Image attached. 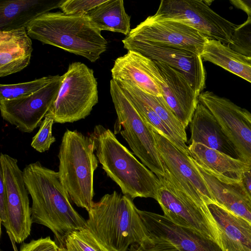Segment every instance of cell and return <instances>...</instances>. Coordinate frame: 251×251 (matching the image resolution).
<instances>
[{"instance_id": "6da1fadb", "label": "cell", "mask_w": 251, "mask_h": 251, "mask_svg": "<svg viewBox=\"0 0 251 251\" xmlns=\"http://www.w3.org/2000/svg\"><path fill=\"white\" fill-rule=\"evenodd\" d=\"M23 171L26 188L32 199L33 223L49 228L59 247L68 233L85 227L86 220L71 204L58 172L39 161L26 165Z\"/></svg>"}, {"instance_id": "7a4b0ae2", "label": "cell", "mask_w": 251, "mask_h": 251, "mask_svg": "<svg viewBox=\"0 0 251 251\" xmlns=\"http://www.w3.org/2000/svg\"><path fill=\"white\" fill-rule=\"evenodd\" d=\"M132 200L114 191L93 202L86 228L106 251H127L150 234Z\"/></svg>"}, {"instance_id": "3957f363", "label": "cell", "mask_w": 251, "mask_h": 251, "mask_svg": "<svg viewBox=\"0 0 251 251\" xmlns=\"http://www.w3.org/2000/svg\"><path fill=\"white\" fill-rule=\"evenodd\" d=\"M89 136L99 163L124 195L132 200L137 197L156 200L160 179L118 141L111 130L98 125Z\"/></svg>"}, {"instance_id": "277c9868", "label": "cell", "mask_w": 251, "mask_h": 251, "mask_svg": "<svg viewBox=\"0 0 251 251\" xmlns=\"http://www.w3.org/2000/svg\"><path fill=\"white\" fill-rule=\"evenodd\" d=\"M29 36L96 62L106 51L107 42L85 14L47 12L26 27Z\"/></svg>"}, {"instance_id": "5b68a950", "label": "cell", "mask_w": 251, "mask_h": 251, "mask_svg": "<svg viewBox=\"0 0 251 251\" xmlns=\"http://www.w3.org/2000/svg\"><path fill=\"white\" fill-rule=\"evenodd\" d=\"M90 136L67 129L59 148L58 174L70 200L88 212L94 201V174L98 166Z\"/></svg>"}, {"instance_id": "8992f818", "label": "cell", "mask_w": 251, "mask_h": 251, "mask_svg": "<svg viewBox=\"0 0 251 251\" xmlns=\"http://www.w3.org/2000/svg\"><path fill=\"white\" fill-rule=\"evenodd\" d=\"M56 100L47 113L54 123H73L85 119L98 102V83L93 70L85 64H70L62 75Z\"/></svg>"}, {"instance_id": "52a82bcc", "label": "cell", "mask_w": 251, "mask_h": 251, "mask_svg": "<svg viewBox=\"0 0 251 251\" xmlns=\"http://www.w3.org/2000/svg\"><path fill=\"white\" fill-rule=\"evenodd\" d=\"M110 92L117 115L115 133H120L134 154L158 177L164 176V168L150 127L113 79Z\"/></svg>"}, {"instance_id": "ba28073f", "label": "cell", "mask_w": 251, "mask_h": 251, "mask_svg": "<svg viewBox=\"0 0 251 251\" xmlns=\"http://www.w3.org/2000/svg\"><path fill=\"white\" fill-rule=\"evenodd\" d=\"M158 178L161 185L156 201L163 215L176 225L213 241L223 249L220 229L207 205L196 201L164 176Z\"/></svg>"}, {"instance_id": "9c48e42d", "label": "cell", "mask_w": 251, "mask_h": 251, "mask_svg": "<svg viewBox=\"0 0 251 251\" xmlns=\"http://www.w3.org/2000/svg\"><path fill=\"white\" fill-rule=\"evenodd\" d=\"M204 0H162L152 16L180 22L196 29L208 39L229 46L238 25L220 16Z\"/></svg>"}, {"instance_id": "30bf717a", "label": "cell", "mask_w": 251, "mask_h": 251, "mask_svg": "<svg viewBox=\"0 0 251 251\" xmlns=\"http://www.w3.org/2000/svg\"><path fill=\"white\" fill-rule=\"evenodd\" d=\"M148 125L164 168V176L196 201L207 205L217 203L191 157Z\"/></svg>"}, {"instance_id": "8fae6325", "label": "cell", "mask_w": 251, "mask_h": 251, "mask_svg": "<svg viewBox=\"0 0 251 251\" xmlns=\"http://www.w3.org/2000/svg\"><path fill=\"white\" fill-rule=\"evenodd\" d=\"M0 171L6 197V222L3 226L11 240L21 243L30 235L33 223L23 171L16 159L2 153L0 156Z\"/></svg>"}, {"instance_id": "7c38bea8", "label": "cell", "mask_w": 251, "mask_h": 251, "mask_svg": "<svg viewBox=\"0 0 251 251\" xmlns=\"http://www.w3.org/2000/svg\"><path fill=\"white\" fill-rule=\"evenodd\" d=\"M199 101L216 117L239 158L251 167V113L213 92H201Z\"/></svg>"}, {"instance_id": "4fadbf2b", "label": "cell", "mask_w": 251, "mask_h": 251, "mask_svg": "<svg viewBox=\"0 0 251 251\" xmlns=\"http://www.w3.org/2000/svg\"><path fill=\"white\" fill-rule=\"evenodd\" d=\"M124 48L137 51L180 72L200 95L205 87L206 72L200 54L178 47L147 41L122 40Z\"/></svg>"}, {"instance_id": "5bb4252c", "label": "cell", "mask_w": 251, "mask_h": 251, "mask_svg": "<svg viewBox=\"0 0 251 251\" xmlns=\"http://www.w3.org/2000/svg\"><path fill=\"white\" fill-rule=\"evenodd\" d=\"M62 75L33 94L17 99L0 100L3 120L23 132L30 133L40 126L57 96Z\"/></svg>"}, {"instance_id": "9a60e30c", "label": "cell", "mask_w": 251, "mask_h": 251, "mask_svg": "<svg viewBox=\"0 0 251 251\" xmlns=\"http://www.w3.org/2000/svg\"><path fill=\"white\" fill-rule=\"evenodd\" d=\"M126 38L178 47L201 55L208 39L196 29L182 23L156 19L152 16H149L131 29Z\"/></svg>"}, {"instance_id": "2e32d148", "label": "cell", "mask_w": 251, "mask_h": 251, "mask_svg": "<svg viewBox=\"0 0 251 251\" xmlns=\"http://www.w3.org/2000/svg\"><path fill=\"white\" fill-rule=\"evenodd\" d=\"M150 236L169 242L179 251H223L216 243L173 223L164 215L138 209Z\"/></svg>"}, {"instance_id": "e0dca14e", "label": "cell", "mask_w": 251, "mask_h": 251, "mask_svg": "<svg viewBox=\"0 0 251 251\" xmlns=\"http://www.w3.org/2000/svg\"><path fill=\"white\" fill-rule=\"evenodd\" d=\"M154 62L163 78L159 83L162 96L176 118L186 128L199 102V95L180 72L164 63Z\"/></svg>"}, {"instance_id": "ac0fdd59", "label": "cell", "mask_w": 251, "mask_h": 251, "mask_svg": "<svg viewBox=\"0 0 251 251\" xmlns=\"http://www.w3.org/2000/svg\"><path fill=\"white\" fill-rule=\"evenodd\" d=\"M116 81H127L145 93L162 96L158 82L162 75L154 60L135 51L128 50L117 58L111 70Z\"/></svg>"}, {"instance_id": "d6986e66", "label": "cell", "mask_w": 251, "mask_h": 251, "mask_svg": "<svg viewBox=\"0 0 251 251\" xmlns=\"http://www.w3.org/2000/svg\"><path fill=\"white\" fill-rule=\"evenodd\" d=\"M188 150L195 163L226 183H239L242 174L251 168L241 159L233 158L201 144L191 143Z\"/></svg>"}, {"instance_id": "ffe728a7", "label": "cell", "mask_w": 251, "mask_h": 251, "mask_svg": "<svg viewBox=\"0 0 251 251\" xmlns=\"http://www.w3.org/2000/svg\"><path fill=\"white\" fill-rule=\"evenodd\" d=\"M191 143L202 144L239 159L234 147L211 112L199 101L189 124Z\"/></svg>"}, {"instance_id": "44dd1931", "label": "cell", "mask_w": 251, "mask_h": 251, "mask_svg": "<svg viewBox=\"0 0 251 251\" xmlns=\"http://www.w3.org/2000/svg\"><path fill=\"white\" fill-rule=\"evenodd\" d=\"M32 50L25 28L0 30V76L16 73L27 67Z\"/></svg>"}, {"instance_id": "7402d4cb", "label": "cell", "mask_w": 251, "mask_h": 251, "mask_svg": "<svg viewBox=\"0 0 251 251\" xmlns=\"http://www.w3.org/2000/svg\"><path fill=\"white\" fill-rule=\"evenodd\" d=\"M207 206L220 229L223 251H251V223L217 203Z\"/></svg>"}, {"instance_id": "603a6c76", "label": "cell", "mask_w": 251, "mask_h": 251, "mask_svg": "<svg viewBox=\"0 0 251 251\" xmlns=\"http://www.w3.org/2000/svg\"><path fill=\"white\" fill-rule=\"evenodd\" d=\"M62 0H3L0 1V30L26 28L32 20L59 8Z\"/></svg>"}, {"instance_id": "cb8c5ba5", "label": "cell", "mask_w": 251, "mask_h": 251, "mask_svg": "<svg viewBox=\"0 0 251 251\" xmlns=\"http://www.w3.org/2000/svg\"><path fill=\"white\" fill-rule=\"evenodd\" d=\"M195 164L217 203L251 223V201L244 192L240 184H232L221 181Z\"/></svg>"}, {"instance_id": "d4e9b609", "label": "cell", "mask_w": 251, "mask_h": 251, "mask_svg": "<svg viewBox=\"0 0 251 251\" xmlns=\"http://www.w3.org/2000/svg\"><path fill=\"white\" fill-rule=\"evenodd\" d=\"M204 61L210 62L251 83V64L246 57L221 42L208 39L201 53Z\"/></svg>"}, {"instance_id": "484cf974", "label": "cell", "mask_w": 251, "mask_h": 251, "mask_svg": "<svg viewBox=\"0 0 251 251\" xmlns=\"http://www.w3.org/2000/svg\"><path fill=\"white\" fill-rule=\"evenodd\" d=\"M92 25L100 31L107 30L128 35L130 17L123 0H106L85 13Z\"/></svg>"}, {"instance_id": "4316f807", "label": "cell", "mask_w": 251, "mask_h": 251, "mask_svg": "<svg viewBox=\"0 0 251 251\" xmlns=\"http://www.w3.org/2000/svg\"><path fill=\"white\" fill-rule=\"evenodd\" d=\"M125 87L129 89L146 103L176 134L187 143L186 128L176 118L163 96H155L142 91L131 82L127 81H116Z\"/></svg>"}, {"instance_id": "83f0119b", "label": "cell", "mask_w": 251, "mask_h": 251, "mask_svg": "<svg viewBox=\"0 0 251 251\" xmlns=\"http://www.w3.org/2000/svg\"><path fill=\"white\" fill-rule=\"evenodd\" d=\"M119 85L147 124L161 133L181 150L190 155L188 146H187L186 142L180 136L175 133L157 114L138 96L126 87L121 86L119 84Z\"/></svg>"}, {"instance_id": "f1b7e54d", "label": "cell", "mask_w": 251, "mask_h": 251, "mask_svg": "<svg viewBox=\"0 0 251 251\" xmlns=\"http://www.w3.org/2000/svg\"><path fill=\"white\" fill-rule=\"evenodd\" d=\"M57 75H48L18 84H0V100H11L29 96L52 81L57 77Z\"/></svg>"}, {"instance_id": "f546056e", "label": "cell", "mask_w": 251, "mask_h": 251, "mask_svg": "<svg viewBox=\"0 0 251 251\" xmlns=\"http://www.w3.org/2000/svg\"><path fill=\"white\" fill-rule=\"evenodd\" d=\"M59 248L60 251H106L85 227L68 233Z\"/></svg>"}, {"instance_id": "4dcf8cb0", "label": "cell", "mask_w": 251, "mask_h": 251, "mask_svg": "<svg viewBox=\"0 0 251 251\" xmlns=\"http://www.w3.org/2000/svg\"><path fill=\"white\" fill-rule=\"evenodd\" d=\"M228 46L234 51L247 58H251V18L238 25Z\"/></svg>"}, {"instance_id": "1f68e13d", "label": "cell", "mask_w": 251, "mask_h": 251, "mask_svg": "<svg viewBox=\"0 0 251 251\" xmlns=\"http://www.w3.org/2000/svg\"><path fill=\"white\" fill-rule=\"evenodd\" d=\"M54 123L53 119L48 115H46L42 120L39 129L32 138L31 143V146L36 151L43 152L48 151L55 141V138L52 134Z\"/></svg>"}, {"instance_id": "d6a6232c", "label": "cell", "mask_w": 251, "mask_h": 251, "mask_svg": "<svg viewBox=\"0 0 251 251\" xmlns=\"http://www.w3.org/2000/svg\"><path fill=\"white\" fill-rule=\"evenodd\" d=\"M106 0H62L59 8L68 15L85 14Z\"/></svg>"}, {"instance_id": "836d02e7", "label": "cell", "mask_w": 251, "mask_h": 251, "mask_svg": "<svg viewBox=\"0 0 251 251\" xmlns=\"http://www.w3.org/2000/svg\"><path fill=\"white\" fill-rule=\"evenodd\" d=\"M19 251H60V248L50 236L24 243Z\"/></svg>"}, {"instance_id": "e575fe53", "label": "cell", "mask_w": 251, "mask_h": 251, "mask_svg": "<svg viewBox=\"0 0 251 251\" xmlns=\"http://www.w3.org/2000/svg\"><path fill=\"white\" fill-rule=\"evenodd\" d=\"M135 246L132 251H179L169 242L152 237Z\"/></svg>"}, {"instance_id": "d590c367", "label": "cell", "mask_w": 251, "mask_h": 251, "mask_svg": "<svg viewBox=\"0 0 251 251\" xmlns=\"http://www.w3.org/2000/svg\"><path fill=\"white\" fill-rule=\"evenodd\" d=\"M0 220L3 225L6 222L5 191L2 172L0 171Z\"/></svg>"}, {"instance_id": "8d00e7d4", "label": "cell", "mask_w": 251, "mask_h": 251, "mask_svg": "<svg viewBox=\"0 0 251 251\" xmlns=\"http://www.w3.org/2000/svg\"><path fill=\"white\" fill-rule=\"evenodd\" d=\"M239 184L244 192L251 201V168L242 174Z\"/></svg>"}, {"instance_id": "74e56055", "label": "cell", "mask_w": 251, "mask_h": 251, "mask_svg": "<svg viewBox=\"0 0 251 251\" xmlns=\"http://www.w3.org/2000/svg\"><path fill=\"white\" fill-rule=\"evenodd\" d=\"M229 2L237 8L245 12L251 18V0H230Z\"/></svg>"}, {"instance_id": "f35d334b", "label": "cell", "mask_w": 251, "mask_h": 251, "mask_svg": "<svg viewBox=\"0 0 251 251\" xmlns=\"http://www.w3.org/2000/svg\"><path fill=\"white\" fill-rule=\"evenodd\" d=\"M247 60L249 61L251 64V58H247L246 57Z\"/></svg>"}, {"instance_id": "ab89813d", "label": "cell", "mask_w": 251, "mask_h": 251, "mask_svg": "<svg viewBox=\"0 0 251 251\" xmlns=\"http://www.w3.org/2000/svg\"><path fill=\"white\" fill-rule=\"evenodd\" d=\"M0 251H3V250H0Z\"/></svg>"}]
</instances>
